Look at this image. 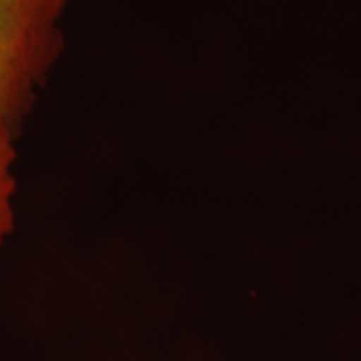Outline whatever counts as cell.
I'll return each mask as SVG.
<instances>
[{
  "label": "cell",
  "mask_w": 361,
  "mask_h": 361,
  "mask_svg": "<svg viewBox=\"0 0 361 361\" xmlns=\"http://www.w3.org/2000/svg\"><path fill=\"white\" fill-rule=\"evenodd\" d=\"M72 0H0V116L13 128L32 109L64 45Z\"/></svg>",
  "instance_id": "1"
},
{
  "label": "cell",
  "mask_w": 361,
  "mask_h": 361,
  "mask_svg": "<svg viewBox=\"0 0 361 361\" xmlns=\"http://www.w3.org/2000/svg\"><path fill=\"white\" fill-rule=\"evenodd\" d=\"M13 126L0 116V247L16 229V141Z\"/></svg>",
  "instance_id": "2"
}]
</instances>
